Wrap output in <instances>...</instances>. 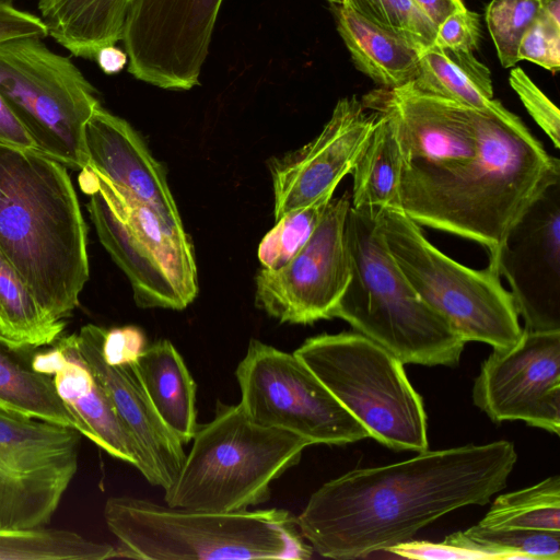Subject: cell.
Returning <instances> with one entry per match:
<instances>
[{
	"label": "cell",
	"mask_w": 560,
	"mask_h": 560,
	"mask_svg": "<svg viewBox=\"0 0 560 560\" xmlns=\"http://www.w3.org/2000/svg\"><path fill=\"white\" fill-rule=\"evenodd\" d=\"M517 460L512 442L468 444L325 482L296 517L303 538L325 558H364L411 539L443 515L485 505L506 486Z\"/></svg>",
	"instance_id": "1"
},
{
	"label": "cell",
	"mask_w": 560,
	"mask_h": 560,
	"mask_svg": "<svg viewBox=\"0 0 560 560\" xmlns=\"http://www.w3.org/2000/svg\"><path fill=\"white\" fill-rule=\"evenodd\" d=\"M559 180V159L504 108L483 112L476 153L402 164L400 205L419 225L475 242L492 257L526 208Z\"/></svg>",
	"instance_id": "2"
},
{
	"label": "cell",
	"mask_w": 560,
	"mask_h": 560,
	"mask_svg": "<svg viewBox=\"0 0 560 560\" xmlns=\"http://www.w3.org/2000/svg\"><path fill=\"white\" fill-rule=\"evenodd\" d=\"M67 166L0 143V249L39 304L68 318L90 277L88 228Z\"/></svg>",
	"instance_id": "3"
},
{
	"label": "cell",
	"mask_w": 560,
	"mask_h": 560,
	"mask_svg": "<svg viewBox=\"0 0 560 560\" xmlns=\"http://www.w3.org/2000/svg\"><path fill=\"white\" fill-rule=\"evenodd\" d=\"M382 211L350 208L346 243L351 278L330 312L405 363L456 366L465 340L413 290L382 232Z\"/></svg>",
	"instance_id": "4"
},
{
	"label": "cell",
	"mask_w": 560,
	"mask_h": 560,
	"mask_svg": "<svg viewBox=\"0 0 560 560\" xmlns=\"http://www.w3.org/2000/svg\"><path fill=\"white\" fill-rule=\"evenodd\" d=\"M104 520L120 542L118 558L306 560L313 555L296 517L283 509L194 511L112 497Z\"/></svg>",
	"instance_id": "5"
},
{
	"label": "cell",
	"mask_w": 560,
	"mask_h": 560,
	"mask_svg": "<svg viewBox=\"0 0 560 560\" xmlns=\"http://www.w3.org/2000/svg\"><path fill=\"white\" fill-rule=\"evenodd\" d=\"M192 445L164 501L173 508L233 512L266 502L272 481L296 465L312 444L265 428L242 406L218 402L214 418L198 425Z\"/></svg>",
	"instance_id": "6"
},
{
	"label": "cell",
	"mask_w": 560,
	"mask_h": 560,
	"mask_svg": "<svg viewBox=\"0 0 560 560\" xmlns=\"http://www.w3.org/2000/svg\"><path fill=\"white\" fill-rule=\"evenodd\" d=\"M369 436L395 451L428 450L422 397L402 362L359 332L322 334L294 352Z\"/></svg>",
	"instance_id": "7"
},
{
	"label": "cell",
	"mask_w": 560,
	"mask_h": 560,
	"mask_svg": "<svg viewBox=\"0 0 560 560\" xmlns=\"http://www.w3.org/2000/svg\"><path fill=\"white\" fill-rule=\"evenodd\" d=\"M88 205L100 242L127 276L142 308H186L197 296L194 248L183 226L168 224L129 190L90 168Z\"/></svg>",
	"instance_id": "8"
},
{
	"label": "cell",
	"mask_w": 560,
	"mask_h": 560,
	"mask_svg": "<svg viewBox=\"0 0 560 560\" xmlns=\"http://www.w3.org/2000/svg\"><path fill=\"white\" fill-rule=\"evenodd\" d=\"M381 223L388 252L413 290L465 342L502 349L520 340V315L493 265L472 269L459 264L400 209H384Z\"/></svg>",
	"instance_id": "9"
},
{
	"label": "cell",
	"mask_w": 560,
	"mask_h": 560,
	"mask_svg": "<svg viewBox=\"0 0 560 560\" xmlns=\"http://www.w3.org/2000/svg\"><path fill=\"white\" fill-rule=\"evenodd\" d=\"M0 94L39 152L67 167L88 168L84 130L101 104L70 58L39 37L0 43Z\"/></svg>",
	"instance_id": "10"
},
{
	"label": "cell",
	"mask_w": 560,
	"mask_h": 560,
	"mask_svg": "<svg viewBox=\"0 0 560 560\" xmlns=\"http://www.w3.org/2000/svg\"><path fill=\"white\" fill-rule=\"evenodd\" d=\"M235 376L240 405L258 425L293 433L312 445H343L370 438L294 353L253 339Z\"/></svg>",
	"instance_id": "11"
},
{
	"label": "cell",
	"mask_w": 560,
	"mask_h": 560,
	"mask_svg": "<svg viewBox=\"0 0 560 560\" xmlns=\"http://www.w3.org/2000/svg\"><path fill=\"white\" fill-rule=\"evenodd\" d=\"M82 434L0 410V528L46 527L77 474Z\"/></svg>",
	"instance_id": "12"
},
{
	"label": "cell",
	"mask_w": 560,
	"mask_h": 560,
	"mask_svg": "<svg viewBox=\"0 0 560 560\" xmlns=\"http://www.w3.org/2000/svg\"><path fill=\"white\" fill-rule=\"evenodd\" d=\"M223 0H132L122 43L128 71L154 86L199 84Z\"/></svg>",
	"instance_id": "13"
},
{
	"label": "cell",
	"mask_w": 560,
	"mask_h": 560,
	"mask_svg": "<svg viewBox=\"0 0 560 560\" xmlns=\"http://www.w3.org/2000/svg\"><path fill=\"white\" fill-rule=\"evenodd\" d=\"M348 192L332 198L313 234L284 266L261 268L256 277V306L281 323L313 324L329 319L350 278L346 223Z\"/></svg>",
	"instance_id": "14"
},
{
	"label": "cell",
	"mask_w": 560,
	"mask_h": 560,
	"mask_svg": "<svg viewBox=\"0 0 560 560\" xmlns=\"http://www.w3.org/2000/svg\"><path fill=\"white\" fill-rule=\"evenodd\" d=\"M474 404L493 422L524 421L560 432V330L523 329L509 348L493 349L472 387Z\"/></svg>",
	"instance_id": "15"
},
{
	"label": "cell",
	"mask_w": 560,
	"mask_h": 560,
	"mask_svg": "<svg viewBox=\"0 0 560 560\" xmlns=\"http://www.w3.org/2000/svg\"><path fill=\"white\" fill-rule=\"evenodd\" d=\"M533 331L560 330V180L549 185L489 257Z\"/></svg>",
	"instance_id": "16"
},
{
	"label": "cell",
	"mask_w": 560,
	"mask_h": 560,
	"mask_svg": "<svg viewBox=\"0 0 560 560\" xmlns=\"http://www.w3.org/2000/svg\"><path fill=\"white\" fill-rule=\"evenodd\" d=\"M378 119L357 96L340 98L323 130L300 149L269 163L273 215L331 199L351 171Z\"/></svg>",
	"instance_id": "17"
},
{
	"label": "cell",
	"mask_w": 560,
	"mask_h": 560,
	"mask_svg": "<svg viewBox=\"0 0 560 560\" xmlns=\"http://www.w3.org/2000/svg\"><path fill=\"white\" fill-rule=\"evenodd\" d=\"M106 328L88 324L74 335L77 350L109 398L138 456L137 469L166 490L184 462L183 443L164 424L149 399L133 363L109 365L102 348Z\"/></svg>",
	"instance_id": "18"
},
{
	"label": "cell",
	"mask_w": 560,
	"mask_h": 560,
	"mask_svg": "<svg viewBox=\"0 0 560 560\" xmlns=\"http://www.w3.org/2000/svg\"><path fill=\"white\" fill-rule=\"evenodd\" d=\"M84 141L88 168L132 192L168 224L183 226L165 170L129 122L100 105L86 122Z\"/></svg>",
	"instance_id": "19"
},
{
	"label": "cell",
	"mask_w": 560,
	"mask_h": 560,
	"mask_svg": "<svg viewBox=\"0 0 560 560\" xmlns=\"http://www.w3.org/2000/svg\"><path fill=\"white\" fill-rule=\"evenodd\" d=\"M33 365L52 375L58 395L80 423L84 438L109 456L137 467L136 447L106 393L81 359L74 335L61 336L52 348H39Z\"/></svg>",
	"instance_id": "20"
},
{
	"label": "cell",
	"mask_w": 560,
	"mask_h": 560,
	"mask_svg": "<svg viewBox=\"0 0 560 560\" xmlns=\"http://www.w3.org/2000/svg\"><path fill=\"white\" fill-rule=\"evenodd\" d=\"M342 37L357 68L383 88L413 81L422 48L406 37L382 28L342 2H332Z\"/></svg>",
	"instance_id": "21"
},
{
	"label": "cell",
	"mask_w": 560,
	"mask_h": 560,
	"mask_svg": "<svg viewBox=\"0 0 560 560\" xmlns=\"http://www.w3.org/2000/svg\"><path fill=\"white\" fill-rule=\"evenodd\" d=\"M133 366L155 411L183 443L197 430L196 383L182 355L168 340L145 347Z\"/></svg>",
	"instance_id": "22"
},
{
	"label": "cell",
	"mask_w": 560,
	"mask_h": 560,
	"mask_svg": "<svg viewBox=\"0 0 560 560\" xmlns=\"http://www.w3.org/2000/svg\"><path fill=\"white\" fill-rule=\"evenodd\" d=\"M132 0H38L48 35L72 56L94 60L104 46L122 39Z\"/></svg>",
	"instance_id": "23"
},
{
	"label": "cell",
	"mask_w": 560,
	"mask_h": 560,
	"mask_svg": "<svg viewBox=\"0 0 560 560\" xmlns=\"http://www.w3.org/2000/svg\"><path fill=\"white\" fill-rule=\"evenodd\" d=\"M38 349L0 335V410L81 433L80 423L58 395L52 375L35 370L33 359Z\"/></svg>",
	"instance_id": "24"
},
{
	"label": "cell",
	"mask_w": 560,
	"mask_h": 560,
	"mask_svg": "<svg viewBox=\"0 0 560 560\" xmlns=\"http://www.w3.org/2000/svg\"><path fill=\"white\" fill-rule=\"evenodd\" d=\"M422 92L482 112L505 107L493 98L491 73L472 52L432 45L421 52L412 81Z\"/></svg>",
	"instance_id": "25"
},
{
	"label": "cell",
	"mask_w": 560,
	"mask_h": 560,
	"mask_svg": "<svg viewBox=\"0 0 560 560\" xmlns=\"http://www.w3.org/2000/svg\"><path fill=\"white\" fill-rule=\"evenodd\" d=\"M377 114L376 125L351 171V207L402 210L399 192L402 170L400 148L389 119Z\"/></svg>",
	"instance_id": "26"
},
{
	"label": "cell",
	"mask_w": 560,
	"mask_h": 560,
	"mask_svg": "<svg viewBox=\"0 0 560 560\" xmlns=\"http://www.w3.org/2000/svg\"><path fill=\"white\" fill-rule=\"evenodd\" d=\"M66 328L36 300L18 270L0 249V335L20 345L52 346Z\"/></svg>",
	"instance_id": "27"
},
{
	"label": "cell",
	"mask_w": 560,
	"mask_h": 560,
	"mask_svg": "<svg viewBox=\"0 0 560 560\" xmlns=\"http://www.w3.org/2000/svg\"><path fill=\"white\" fill-rule=\"evenodd\" d=\"M117 548L55 528H0V560H104L117 558Z\"/></svg>",
	"instance_id": "28"
},
{
	"label": "cell",
	"mask_w": 560,
	"mask_h": 560,
	"mask_svg": "<svg viewBox=\"0 0 560 560\" xmlns=\"http://www.w3.org/2000/svg\"><path fill=\"white\" fill-rule=\"evenodd\" d=\"M478 524L493 529L560 532V477L499 495Z\"/></svg>",
	"instance_id": "29"
},
{
	"label": "cell",
	"mask_w": 560,
	"mask_h": 560,
	"mask_svg": "<svg viewBox=\"0 0 560 560\" xmlns=\"http://www.w3.org/2000/svg\"><path fill=\"white\" fill-rule=\"evenodd\" d=\"M331 199L291 210L278 219L258 246L262 268L276 270L289 262L311 237Z\"/></svg>",
	"instance_id": "30"
},
{
	"label": "cell",
	"mask_w": 560,
	"mask_h": 560,
	"mask_svg": "<svg viewBox=\"0 0 560 560\" xmlns=\"http://www.w3.org/2000/svg\"><path fill=\"white\" fill-rule=\"evenodd\" d=\"M464 534L492 551L499 560H559L560 532L493 529L479 524Z\"/></svg>",
	"instance_id": "31"
},
{
	"label": "cell",
	"mask_w": 560,
	"mask_h": 560,
	"mask_svg": "<svg viewBox=\"0 0 560 560\" xmlns=\"http://www.w3.org/2000/svg\"><path fill=\"white\" fill-rule=\"evenodd\" d=\"M366 21L397 33L423 50L434 44L438 26L412 0H338Z\"/></svg>",
	"instance_id": "32"
},
{
	"label": "cell",
	"mask_w": 560,
	"mask_h": 560,
	"mask_svg": "<svg viewBox=\"0 0 560 560\" xmlns=\"http://www.w3.org/2000/svg\"><path fill=\"white\" fill-rule=\"evenodd\" d=\"M540 0H492L486 12V22L501 65L505 68L518 62L520 43L538 16Z\"/></svg>",
	"instance_id": "33"
},
{
	"label": "cell",
	"mask_w": 560,
	"mask_h": 560,
	"mask_svg": "<svg viewBox=\"0 0 560 560\" xmlns=\"http://www.w3.org/2000/svg\"><path fill=\"white\" fill-rule=\"evenodd\" d=\"M528 114L549 137L555 148L560 145V113L558 107L522 70L514 68L509 78Z\"/></svg>",
	"instance_id": "34"
},
{
	"label": "cell",
	"mask_w": 560,
	"mask_h": 560,
	"mask_svg": "<svg viewBox=\"0 0 560 560\" xmlns=\"http://www.w3.org/2000/svg\"><path fill=\"white\" fill-rule=\"evenodd\" d=\"M517 59L556 73L560 69V27L538 15L520 43Z\"/></svg>",
	"instance_id": "35"
},
{
	"label": "cell",
	"mask_w": 560,
	"mask_h": 560,
	"mask_svg": "<svg viewBox=\"0 0 560 560\" xmlns=\"http://www.w3.org/2000/svg\"><path fill=\"white\" fill-rule=\"evenodd\" d=\"M479 39V15L465 8L448 15L438 26L434 45L474 52Z\"/></svg>",
	"instance_id": "36"
},
{
	"label": "cell",
	"mask_w": 560,
	"mask_h": 560,
	"mask_svg": "<svg viewBox=\"0 0 560 560\" xmlns=\"http://www.w3.org/2000/svg\"><path fill=\"white\" fill-rule=\"evenodd\" d=\"M143 331L136 326L106 329L102 353L109 365L133 363L145 349Z\"/></svg>",
	"instance_id": "37"
},
{
	"label": "cell",
	"mask_w": 560,
	"mask_h": 560,
	"mask_svg": "<svg viewBox=\"0 0 560 560\" xmlns=\"http://www.w3.org/2000/svg\"><path fill=\"white\" fill-rule=\"evenodd\" d=\"M48 36L42 19L12 4L0 3V43L21 38Z\"/></svg>",
	"instance_id": "38"
},
{
	"label": "cell",
	"mask_w": 560,
	"mask_h": 560,
	"mask_svg": "<svg viewBox=\"0 0 560 560\" xmlns=\"http://www.w3.org/2000/svg\"><path fill=\"white\" fill-rule=\"evenodd\" d=\"M0 143L38 151L36 143L1 94Z\"/></svg>",
	"instance_id": "39"
},
{
	"label": "cell",
	"mask_w": 560,
	"mask_h": 560,
	"mask_svg": "<svg viewBox=\"0 0 560 560\" xmlns=\"http://www.w3.org/2000/svg\"><path fill=\"white\" fill-rule=\"evenodd\" d=\"M415 4L439 26L448 15L464 10L462 0H412Z\"/></svg>",
	"instance_id": "40"
},
{
	"label": "cell",
	"mask_w": 560,
	"mask_h": 560,
	"mask_svg": "<svg viewBox=\"0 0 560 560\" xmlns=\"http://www.w3.org/2000/svg\"><path fill=\"white\" fill-rule=\"evenodd\" d=\"M94 60L106 74L118 73L128 65L127 54L115 45L102 47L96 52Z\"/></svg>",
	"instance_id": "41"
},
{
	"label": "cell",
	"mask_w": 560,
	"mask_h": 560,
	"mask_svg": "<svg viewBox=\"0 0 560 560\" xmlns=\"http://www.w3.org/2000/svg\"><path fill=\"white\" fill-rule=\"evenodd\" d=\"M538 15L560 27V0H540Z\"/></svg>",
	"instance_id": "42"
},
{
	"label": "cell",
	"mask_w": 560,
	"mask_h": 560,
	"mask_svg": "<svg viewBox=\"0 0 560 560\" xmlns=\"http://www.w3.org/2000/svg\"><path fill=\"white\" fill-rule=\"evenodd\" d=\"M12 1H13V0H0V3H8V4H12Z\"/></svg>",
	"instance_id": "43"
},
{
	"label": "cell",
	"mask_w": 560,
	"mask_h": 560,
	"mask_svg": "<svg viewBox=\"0 0 560 560\" xmlns=\"http://www.w3.org/2000/svg\"><path fill=\"white\" fill-rule=\"evenodd\" d=\"M330 1H332V2H338V0H330Z\"/></svg>",
	"instance_id": "44"
}]
</instances>
